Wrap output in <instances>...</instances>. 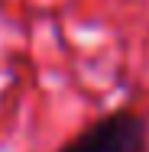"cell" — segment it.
<instances>
[{
	"mask_svg": "<svg viewBox=\"0 0 149 152\" xmlns=\"http://www.w3.org/2000/svg\"><path fill=\"white\" fill-rule=\"evenodd\" d=\"M55 152H149V120L130 107H120L88 123Z\"/></svg>",
	"mask_w": 149,
	"mask_h": 152,
	"instance_id": "1",
	"label": "cell"
}]
</instances>
